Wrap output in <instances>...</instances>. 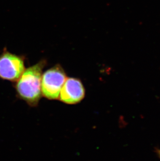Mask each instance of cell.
Masks as SVG:
<instances>
[{"label":"cell","mask_w":160,"mask_h":161,"mask_svg":"<svg viewBox=\"0 0 160 161\" xmlns=\"http://www.w3.org/2000/svg\"><path fill=\"white\" fill-rule=\"evenodd\" d=\"M66 78V73L60 65L55 66L46 71L41 79V92L43 96L50 100L58 99Z\"/></svg>","instance_id":"2"},{"label":"cell","mask_w":160,"mask_h":161,"mask_svg":"<svg viewBox=\"0 0 160 161\" xmlns=\"http://www.w3.org/2000/svg\"><path fill=\"white\" fill-rule=\"evenodd\" d=\"M155 152H156L157 154L158 155V157H159V158H160V149H156V150H155Z\"/></svg>","instance_id":"5"},{"label":"cell","mask_w":160,"mask_h":161,"mask_svg":"<svg viewBox=\"0 0 160 161\" xmlns=\"http://www.w3.org/2000/svg\"><path fill=\"white\" fill-rule=\"evenodd\" d=\"M85 90L79 79L69 78L65 81L61 89L59 99L65 103L73 104L80 102L84 97Z\"/></svg>","instance_id":"4"},{"label":"cell","mask_w":160,"mask_h":161,"mask_svg":"<svg viewBox=\"0 0 160 161\" xmlns=\"http://www.w3.org/2000/svg\"><path fill=\"white\" fill-rule=\"evenodd\" d=\"M25 70L23 58L4 50L0 54V79L15 81Z\"/></svg>","instance_id":"3"},{"label":"cell","mask_w":160,"mask_h":161,"mask_svg":"<svg viewBox=\"0 0 160 161\" xmlns=\"http://www.w3.org/2000/svg\"><path fill=\"white\" fill-rule=\"evenodd\" d=\"M45 61H42L24 70L16 85L17 92L21 99L35 106L41 97V79Z\"/></svg>","instance_id":"1"}]
</instances>
